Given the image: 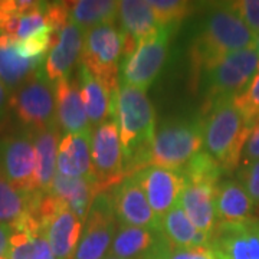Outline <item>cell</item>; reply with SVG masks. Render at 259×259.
Returning <instances> with one entry per match:
<instances>
[{"mask_svg":"<svg viewBox=\"0 0 259 259\" xmlns=\"http://www.w3.org/2000/svg\"><path fill=\"white\" fill-rule=\"evenodd\" d=\"M35 250H33V259H55L52 249L49 246L47 236L44 233H39L33 236Z\"/></svg>","mask_w":259,"mask_h":259,"instance_id":"39","label":"cell"},{"mask_svg":"<svg viewBox=\"0 0 259 259\" xmlns=\"http://www.w3.org/2000/svg\"><path fill=\"white\" fill-rule=\"evenodd\" d=\"M9 93L5 90L3 83L0 81V131L6 128L8 121H9L10 105H9Z\"/></svg>","mask_w":259,"mask_h":259,"instance_id":"40","label":"cell"},{"mask_svg":"<svg viewBox=\"0 0 259 259\" xmlns=\"http://www.w3.org/2000/svg\"><path fill=\"white\" fill-rule=\"evenodd\" d=\"M170 245L160 229L120 225L108 255L120 259H161Z\"/></svg>","mask_w":259,"mask_h":259,"instance_id":"15","label":"cell"},{"mask_svg":"<svg viewBox=\"0 0 259 259\" xmlns=\"http://www.w3.org/2000/svg\"><path fill=\"white\" fill-rule=\"evenodd\" d=\"M253 204L239 180L226 179L216 186L214 206L218 223L242 222L250 219Z\"/></svg>","mask_w":259,"mask_h":259,"instance_id":"25","label":"cell"},{"mask_svg":"<svg viewBox=\"0 0 259 259\" xmlns=\"http://www.w3.org/2000/svg\"><path fill=\"white\" fill-rule=\"evenodd\" d=\"M0 36H2V33H0Z\"/></svg>","mask_w":259,"mask_h":259,"instance_id":"45","label":"cell"},{"mask_svg":"<svg viewBox=\"0 0 259 259\" xmlns=\"http://www.w3.org/2000/svg\"><path fill=\"white\" fill-rule=\"evenodd\" d=\"M35 193H23L0 173V223L13 228L29 212Z\"/></svg>","mask_w":259,"mask_h":259,"instance_id":"29","label":"cell"},{"mask_svg":"<svg viewBox=\"0 0 259 259\" xmlns=\"http://www.w3.org/2000/svg\"><path fill=\"white\" fill-rule=\"evenodd\" d=\"M85 30L68 22L55 35L54 44L44 61V74L52 83L69 78L74 66L81 61Z\"/></svg>","mask_w":259,"mask_h":259,"instance_id":"16","label":"cell"},{"mask_svg":"<svg viewBox=\"0 0 259 259\" xmlns=\"http://www.w3.org/2000/svg\"><path fill=\"white\" fill-rule=\"evenodd\" d=\"M161 26L173 28L194 10V3L182 0H150L148 2Z\"/></svg>","mask_w":259,"mask_h":259,"instance_id":"31","label":"cell"},{"mask_svg":"<svg viewBox=\"0 0 259 259\" xmlns=\"http://www.w3.org/2000/svg\"><path fill=\"white\" fill-rule=\"evenodd\" d=\"M15 37L0 36V81L5 90L13 94L44 65L45 58L25 59L15 49Z\"/></svg>","mask_w":259,"mask_h":259,"instance_id":"23","label":"cell"},{"mask_svg":"<svg viewBox=\"0 0 259 259\" xmlns=\"http://www.w3.org/2000/svg\"><path fill=\"white\" fill-rule=\"evenodd\" d=\"M33 236L26 232L13 231L10 236L8 259H33Z\"/></svg>","mask_w":259,"mask_h":259,"instance_id":"34","label":"cell"},{"mask_svg":"<svg viewBox=\"0 0 259 259\" xmlns=\"http://www.w3.org/2000/svg\"><path fill=\"white\" fill-rule=\"evenodd\" d=\"M259 160V122L252 128L242 151L241 164L246 166Z\"/></svg>","mask_w":259,"mask_h":259,"instance_id":"38","label":"cell"},{"mask_svg":"<svg viewBox=\"0 0 259 259\" xmlns=\"http://www.w3.org/2000/svg\"><path fill=\"white\" fill-rule=\"evenodd\" d=\"M209 246L219 259H259V219L216 223Z\"/></svg>","mask_w":259,"mask_h":259,"instance_id":"12","label":"cell"},{"mask_svg":"<svg viewBox=\"0 0 259 259\" xmlns=\"http://www.w3.org/2000/svg\"><path fill=\"white\" fill-rule=\"evenodd\" d=\"M104 259H120V258H117V256H112V255H107V256H105Z\"/></svg>","mask_w":259,"mask_h":259,"instance_id":"43","label":"cell"},{"mask_svg":"<svg viewBox=\"0 0 259 259\" xmlns=\"http://www.w3.org/2000/svg\"><path fill=\"white\" fill-rule=\"evenodd\" d=\"M100 193L98 187L83 179L66 177L56 173L49 194L61 199L81 222L85 223L94 197Z\"/></svg>","mask_w":259,"mask_h":259,"instance_id":"26","label":"cell"},{"mask_svg":"<svg viewBox=\"0 0 259 259\" xmlns=\"http://www.w3.org/2000/svg\"><path fill=\"white\" fill-rule=\"evenodd\" d=\"M124 56V36L114 25H101L85 32L81 65L117 94L120 91V66Z\"/></svg>","mask_w":259,"mask_h":259,"instance_id":"5","label":"cell"},{"mask_svg":"<svg viewBox=\"0 0 259 259\" xmlns=\"http://www.w3.org/2000/svg\"><path fill=\"white\" fill-rule=\"evenodd\" d=\"M134 176L158 219L179 203V197L185 187V179L180 170L147 166L134 173Z\"/></svg>","mask_w":259,"mask_h":259,"instance_id":"14","label":"cell"},{"mask_svg":"<svg viewBox=\"0 0 259 259\" xmlns=\"http://www.w3.org/2000/svg\"><path fill=\"white\" fill-rule=\"evenodd\" d=\"M93 166L100 192H107L125 179L120 128L115 118L104 121L93 130Z\"/></svg>","mask_w":259,"mask_h":259,"instance_id":"10","label":"cell"},{"mask_svg":"<svg viewBox=\"0 0 259 259\" xmlns=\"http://www.w3.org/2000/svg\"><path fill=\"white\" fill-rule=\"evenodd\" d=\"M12 233H13L12 226L0 223V258H8Z\"/></svg>","mask_w":259,"mask_h":259,"instance_id":"41","label":"cell"},{"mask_svg":"<svg viewBox=\"0 0 259 259\" xmlns=\"http://www.w3.org/2000/svg\"><path fill=\"white\" fill-rule=\"evenodd\" d=\"M202 121L203 146L223 171H231L241 164L245 143L252 128L231 98L206 105Z\"/></svg>","mask_w":259,"mask_h":259,"instance_id":"3","label":"cell"},{"mask_svg":"<svg viewBox=\"0 0 259 259\" xmlns=\"http://www.w3.org/2000/svg\"><path fill=\"white\" fill-rule=\"evenodd\" d=\"M82 229L83 222L62 202L44 231L55 259H74Z\"/></svg>","mask_w":259,"mask_h":259,"instance_id":"20","label":"cell"},{"mask_svg":"<svg viewBox=\"0 0 259 259\" xmlns=\"http://www.w3.org/2000/svg\"><path fill=\"white\" fill-rule=\"evenodd\" d=\"M78 79L65 78L54 83L56 98V121L64 134H78L93 130L83 107Z\"/></svg>","mask_w":259,"mask_h":259,"instance_id":"19","label":"cell"},{"mask_svg":"<svg viewBox=\"0 0 259 259\" xmlns=\"http://www.w3.org/2000/svg\"><path fill=\"white\" fill-rule=\"evenodd\" d=\"M10 110L29 130H44L58 124L55 87L44 74V65L9 98Z\"/></svg>","mask_w":259,"mask_h":259,"instance_id":"7","label":"cell"},{"mask_svg":"<svg viewBox=\"0 0 259 259\" xmlns=\"http://www.w3.org/2000/svg\"><path fill=\"white\" fill-rule=\"evenodd\" d=\"M171 28L161 26L157 32L141 40L136 49L121 61L120 83L147 91L161 72L168 52Z\"/></svg>","mask_w":259,"mask_h":259,"instance_id":"8","label":"cell"},{"mask_svg":"<svg viewBox=\"0 0 259 259\" xmlns=\"http://www.w3.org/2000/svg\"><path fill=\"white\" fill-rule=\"evenodd\" d=\"M117 223L110 190L98 193L90 206L74 259L105 258L118 228Z\"/></svg>","mask_w":259,"mask_h":259,"instance_id":"9","label":"cell"},{"mask_svg":"<svg viewBox=\"0 0 259 259\" xmlns=\"http://www.w3.org/2000/svg\"><path fill=\"white\" fill-rule=\"evenodd\" d=\"M255 49H256V52L259 54V35L256 36V45H255Z\"/></svg>","mask_w":259,"mask_h":259,"instance_id":"42","label":"cell"},{"mask_svg":"<svg viewBox=\"0 0 259 259\" xmlns=\"http://www.w3.org/2000/svg\"><path fill=\"white\" fill-rule=\"evenodd\" d=\"M185 183H207L218 186L222 175V167L207 153L199 151L192 160L187 161L183 168H180Z\"/></svg>","mask_w":259,"mask_h":259,"instance_id":"30","label":"cell"},{"mask_svg":"<svg viewBox=\"0 0 259 259\" xmlns=\"http://www.w3.org/2000/svg\"><path fill=\"white\" fill-rule=\"evenodd\" d=\"M114 118L120 128L125 176L148 166V153L156 137V112L144 91L120 83Z\"/></svg>","mask_w":259,"mask_h":259,"instance_id":"1","label":"cell"},{"mask_svg":"<svg viewBox=\"0 0 259 259\" xmlns=\"http://www.w3.org/2000/svg\"><path fill=\"white\" fill-rule=\"evenodd\" d=\"M55 32L48 29L44 32H39L33 36H29L22 40H15V49L18 54L25 59H40L45 58L49 49L54 44L55 39Z\"/></svg>","mask_w":259,"mask_h":259,"instance_id":"33","label":"cell"},{"mask_svg":"<svg viewBox=\"0 0 259 259\" xmlns=\"http://www.w3.org/2000/svg\"><path fill=\"white\" fill-rule=\"evenodd\" d=\"M214 194L216 186L207 183H185L179 197V204L196 229L210 236L218 223Z\"/></svg>","mask_w":259,"mask_h":259,"instance_id":"21","label":"cell"},{"mask_svg":"<svg viewBox=\"0 0 259 259\" xmlns=\"http://www.w3.org/2000/svg\"><path fill=\"white\" fill-rule=\"evenodd\" d=\"M78 83L91 127H98L104 121L114 118L118 93L114 95L110 94L101 81H98L82 65H79Z\"/></svg>","mask_w":259,"mask_h":259,"instance_id":"22","label":"cell"},{"mask_svg":"<svg viewBox=\"0 0 259 259\" xmlns=\"http://www.w3.org/2000/svg\"><path fill=\"white\" fill-rule=\"evenodd\" d=\"M239 182L248 192L252 202L259 204V160L242 166L239 171Z\"/></svg>","mask_w":259,"mask_h":259,"instance_id":"37","label":"cell"},{"mask_svg":"<svg viewBox=\"0 0 259 259\" xmlns=\"http://www.w3.org/2000/svg\"><path fill=\"white\" fill-rule=\"evenodd\" d=\"M161 259H219L210 246L179 248L170 245Z\"/></svg>","mask_w":259,"mask_h":259,"instance_id":"36","label":"cell"},{"mask_svg":"<svg viewBox=\"0 0 259 259\" xmlns=\"http://www.w3.org/2000/svg\"><path fill=\"white\" fill-rule=\"evenodd\" d=\"M0 259H8V258H0Z\"/></svg>","mask_w":259,"mask_h":259,"instance_id":"44","label":"cell"},{"mask_svg":"<svg viewBox=\"0 0 259 259\" xmlns=\"http://www.w3.org/2000/svg\"><path fill=\"white\" fill-rule=\"evenodd\" d=\"M259 68V54L255 48L236 51L222 56L202 71L206 105L219 100H233L242 94Z\"/></svg>","mask_w":259,"mask_h":259,"instance_id":"4","label":"cell"},{"mask_svg":"<svg viewBox=\"0 0 259 259\" xmlns=\"http://www.w3.org/2000/svg\"><path fill=\"white\" fill-rule=\"evenodd\" d=\"M233 102L242 114L246 125L253 128L259 122V68L248 88L235 97Z\"/></svg>","mask_w":259,"mask_h":259,"instance_id":"32","label":"cell"},{"mask_svg":"<svg viewBox=\"0 0 259 259\" xmlns=\"http://www.w3.org/2000/svg\"><path fill=\"white\" fill-rule=\"evenodd\" d=\"M256 35L252 33L229 3L214 5L203 19L192 47V65L200 76L206 65L222 56L255 48Z\"/></svg>","mask_w":259,"mask_h":259,"instance_id":"2","label":"cell"},{"mask_svg":"<svg viewBox=\"0 0 259 259\" xmlns=\"http://www.w3.org/2000/svg\"><path fill=\"white\" fill-rule=\"evenodd\" d=\"M36 153L32 131H20L0 140V173L23 193H35Z\"/></svg>","mask_w":259,"mask_h":259,"instance_id":"11","label":"cell"},{"mask_svg":"<svg viewBox=\"0 0 259 259\" xmlns=\"http://www.w3.org/2000/svg\"><path fill=\"white\" fill-rule=\"evenodd\" d=\"M117 19L120 22V32L124 36V56L131 54L141 40L161 28L150 3L146 0L118 2Z\"/></svg>","mask_w":259,"mask_h":259,"instance_id":"18","label":"cell"},{"mask_svg":"<svg viewBox=\"0 0 259 259\" xmlns=\"http://www.w3.org/2000/svg\"><path fill=\"white\" fill-rule=\"evenodd\" d=\"M69 22L88 32L101 25H114L118 18V2L76 0L68 2Z\"/></svg>","mask_w":259,"mask_h":259,"instance_id":"28","label":"cell"},{"mask_svg":"<svg viewBox=\"0 0 259 259\" xmlns=\"http://www.w3.org/2000/svg\"><path fill=\"white\" fill-rule=\"evenodd\" d=\"M160 231L173 246L187 248L210 245V235L197 231L179 203L160 219Z\"/></svg>","mask_w":259,"mask_h":259,"instance_id":"27","label":"cell"},{"mask_svg":"<svg viewBox=\"0 0 259 259\" xmlns=\"http://www.w3.org/2000/svg\"><path fill=\"white\" fill-rule=\"evenodd\" d=\"M233 10L239 15L243 23L255 33L259 35V0H238L231 2Z\"/></svg>","mask_w":259,"mask_h":259,"instance_id":"35","label":"cell"},{"mask_svg":"<svg viewBox=\"0 0 259 259\" xmlns=\"http://www.w3.org/2000/svg\"><path fill=\"white\" fill-rule=\"evenodd\" d=\"M91 139L93 130L78 134H64L58 147L56 173L66 177L83 179L98 187L93 166Z\"/></svg>","mask_w":259,"mask_h":259,"instance_id":"17","label":"cell"},{"mask_svg":"<svg viewBox=\"0 0 259 259\" xmlns=\"http://www.w3.org/2000/svg\"><path fill=\"white\" fill-rule=\"evenodd\" d=\"M36 153L35 189L40 193H49L56 175V157L59 147V125H51L44 130H30Z\"/></svg>","mask_w":259,"mask_h":259,"instance_id":"24","label":"cell"},{"mask_svg":"<svg viewBox=\"0 0 259 259\" xmlns=\"http://www.w3.org/2000/svg\"><path fill=\"white\" fill-rule=\"evenodd\" d=\"M203 131L200 120L170 121L156 133L148 153V166L180 170L202 151Z\"/></svg>","mask_w":259,"mask_h":259,"instance_id":"6","label":"cell"},{"mask_svg":"<svg viewBox=\"0 0 259 259\" xmlns=\"http://www.w3.org/2000/svg\"><path fill=\"white\" fill-rule=\"evenodd\" d=\"M118 225L160 229V219L153 212L136 176L125 177L110 189Z\"/></svg>","mask_w":259,"mask_h":259,"instance_id":"13","label":"cell"}]
</instances>
